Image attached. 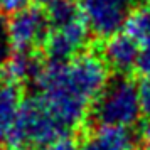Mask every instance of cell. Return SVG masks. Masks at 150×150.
I'll list each match as a JSON object with an SVG mask.
<instances>
[{
	"label": "cell",
	"mask_w": 150,
	"mask_h": 150,
	"mask_svg": "<svg viewBox=\"0 0 150 150\" xmlns=\"http://www.w3.org/2000/svg\"><path fill=\"white\" fill-rule=\"evenodd\" d=\"M46 150H79V145H78L73 138L64 137V138H59V140H56L54 143L47 145Z\"/></svg>",
	"instance_id": "2e32d148"
},
{
	"label": "cell",
	"mask_w": 150,
	"mask_h": 150,
	"mask_svg": "<svg viewBox=\"0 0 150 150\" xmlns=\"http://www.w3.org/2000/svg\"><path fill=\"white\" fill-rule=\"evenodd\" d=\"M138 137L127 127L98 125L86 133L79 150H137Z\"/></svg>",
	"instance_id": "52a82bcc"
},
{
	"label": "cell",
	"mask_w": 150,
	"mask_h": 150,
	"mask_svg": "<svg viewBox=\"0 0 150 150\" xmlns=\"http://www.w3.org/2000/svg\"><path fill=\"white\" fill-rule=\"evenodd\" d=\"M93 118L98 125H115L130 128L138 122L142 113L138 88L127 78L108 81L91 108Z\"/></svg>",
	"instance_id": "3957f363"
},
{
	"label": "cell",
	"mask_w": 150,
	"mask_h": 150,
	"mask_svg": "<svg viewBox=\"0 0 150 150\" xmlns=\"http://www.w3.org/2000/svg\"><path fill=\"white\" fill-rule=\"evenodd\" d=\"M4 68V78L10 81L22 84V83H32L37 81L39 74L44 69L41 57L32 51H15L14 56H10L7 61L2 64Z\"/></svg>",
	"instance_id": "30bf717a"
},
{
	"label": "cell",
	"mask_w": 150,
	"mask_h": 150,
	"mask_svg": "<svg viewBox=\"0 0 150 150\" xmlns=\"http://www.w3.org/2000/svg\"><path fill=\"white\" fill-rule=\"evenodd\" d=\"M29 2L30 0H0V14L14 15L22 8L29 7Z\"/></svg>",
	"instance_id": "9a60e30c"
},
{
	"label": "cell",
	"mask_w": 150,
	"mask_h": 150,
	"mask_svg": "<svg viewBox=\"0 0 150 150\" xmlns=\"http://www.w3.org/2000/svg\"><path fill=\"white\" fill-rule=\"evenodd\" d=\"M10 37H8V30H7V24L4 21H0V66L10 57Z\"/></svg>",
	"instance_id": "5bb4252c"
},
{
	"label": "cell",
	"mask_w": 150,
	"mask_h": 150,
	"mask_svg": "<svg viewBox=\"0 0 150 150\" xmlns=\"http://www.w3.org/2000/svg\"><path fill=\"white\" fill-rule=\"evenodd\" d=\"M8 150H32L30 147H25V145H12Z\"/></svg>",
	"instance_id": "ac0fdd59"
},
{
	"label": "cell",
	"mask_w": 150,
	"mask_h": 150,
	"mask_svg": "<svg viewBox=\"0 0 150 150\" xmlns=\"http://www.w3.org/2000/svg\"><path fill=\"white\" fill-rule=\"evenodd\" d=\"M143 2H145V4H150V0H143Z\"/></svg>",
	"instance_id": "ffe728a7"
},
{
	"label": "cell",
	"mask_w": 150,
	"mask_h": 150,
	"mask_svg": "<svg viewBox=\"0 0 150 150\" xmlns=\"http://www.w3.org/2000/svg\"><path fill=\"white\" fill-rule=\"evenodd\" d=\"M123 30L140 46V49H150V4L133 8L123 25Z\"/></svg>",
	"instance_id": "8fae6325"
},
{
	"label": "cell",
	"mask_w": 150,
	"mask_h": 150,
	"mask_svg": "<svg viewBox=\"0 0 150 150\" xmlns=\"http://www.w3.org/2000/svg\"><path fill=\"white\" fill-rule=\"evenodd\" d=\"M68 135L69 130L42 101L41 96H32L22 103L8 143L25 147H47Z\"/></svg>",
	"instance_id": "7a4b0ae2"
},
{
	"label": "cell",
	"mask_w": 150,
	"mask_h": 150,
	"mask_svg": "<svg viewBox=\"0 0 150 150\" xmlns=\"http://www.w3.org/2000/svg\"><path fill=\"white\" fill-rule=\"evenodd\" d=\"M81 8L89 30L108 39L123 29L133 10V0H83Z\"/></svg>",
	"instance_id": "277c9868"
},
{
	"label": "cell",
	"mask_w": 150,
	"mask_h": 150,
	"mask_svg": "<svg viewBox=\"0 0 150 150\" xmlns=\"http://www.w3.org/2000/svg\"><path fill=\"white\" fill-rule=\"evenodd\" d=\"M89 32L91 30L84 19L62 27L51 29L47 39L42 44L49 62H66L83 54L88 44Z\"/></svg>",
	"instance_id": "8992f818"
},
{
	"label": "cell",
	"mask_w": 150,
	"mask_h": 150,
	"mask_svg": "<svg viewBox=\"0 0 150 150\" xmlns=\"http://www.w3.org/2000/svg\"><path fill=\"white\" fill-rule=\"evenodd\" d=\"M35 84L37 96L73 132L84 123L89 108L108 84V66L101 56L83 52L66 62H47Z\"/></svg>",
	"instance_id": "6da1fadb"
},
{
	"label": "cell",
	"mask_w": 150,
	"mask_h": 150,
	"mask_svg": "<svg viewBox=\"0 0 150 150\" xmlns=\"http://www.w3.org/2000/svg\"><path fill=\"white\" fill-rule=\"evenodd\" d=\"M140 46L128 34L118 32L106 39L103 44V61L106 66L120 74H128L137 69L140 57Z\"/></svg>",
	"instance_id": "ba28073f"
},
{
	"label": "cell",
	"mask_w": 150,
	"mask_h": 150,
	"mask_svg": "<svg viewBox=\"0 0 150 150\" xmlns=\"http://www.w3.org/2000/svg\"><path fill=\"white\" fill-rule=\"evenodd\" d=\"M7 30L12 49L15 51H34L44 44L51 30L47 15L39 7H25L21 12L10 15Z\"/></svg>",
	"instance_id": "5b68a950"
},
{
	"label": "cell",
	"mask_w": 150,
	"mask_h": 150,
	"mask_svg": "<svg viewBox=\"0 0 150 150\" xmlns=\"http://www.w3.org/2000/svg\"><path fill=\"white\" fill-rule=\"evenodd\" d=\"M46 15H47L51 29L62 27V25H68V24L84 19L83 8L76 0H54V2H51L46 8Z\"/></svg>",
	"instance_id": "7c38bea8"
},
{
	"label": "cell",
	"mask_w": 150,
	"mask_h": 150,
	"mask_svg": "<svg viewBox=\"0 0 150 150\" xmlns=\"http://www.w3.org/2000/svg\"><path fill=\"white\" fill-rule=\"evenodd\" d=\"M140 143H142V149L143 150H150V123L149 125H145L142 130V133H140Z\"/></svg>",
	"instance_id": "e0dca14e"
},
{
	"label": "cell",
	"mask_w": 150,
	"mask_h": 150,
	"mask_svg": "<svg viewBox=\"0 0 150 150\" xmlns=\"http://www.w3.org/2000/svg\"><path fill=\"white\" fill-rule=\"evenodd\" d=\"M138 96H140V105H142V113L150 118V73L140 74V83L137 84Z\"/></svg>",
	"instance_id": "4fadbf2b"
},
{
	"label": "cell",
	"mask_w": 150,
	"mask_h": 150,
	"mask_svg": "<svg viewBox=\"0 0 150 150\" xmlns=\"http://www.w3.org/2000/svg\"><path fill=\"white\" fill-rule=\"evenodd\" d=\"M21 84L0 78V142H8L22 108Z\"/></svg>",
	"instance_id": "9c48e42d"
},
{
	"label": "cell",
	"mask_w": 150,
	"mask_h": 150,
	"mask_svg": "<svg viewBox=\"0 0 150 150\" xmlns=\"http://www.w3.org/2000/svg\"><path fill=\"white\" fill-rule=\"evenodd\" d=\"M37 4H41V5H49L51 2H54V0H35Z\"/></svg>",
	"instance_id": "d6986e66"
}]
</instances>
